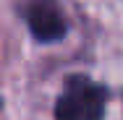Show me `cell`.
Here are the masks:
<instances>
[{
    "instance_id": "7a4b0ae2",
    "label": "cell",
    "mask_w": 123,
    "mask_h": 120,
    "mask_svg": "<svg viewBox=\"0 0 123 120\" xmlns=\"http://www.w3.org/2000/svg\"><path fill=\"white\" fill-rule=\"evenodd\" d=\"M24 18H26L29 31L39 42H58L66 34V18L60 16V11L52 3H47V0L29 3L26 11H24Z\"/></svg>"
},
{
    "instance_id": "6da1fadb",
    "label": "cell",
    "mask_w": 123,
    "mask_h": 120,
    "mask_svg": "<svg viewBox=\"0 0 123 120\" xmlns=\"http://www.w3.org/2000/svg\"><path fill=\"white\" fill-rule=\"evenodd\" d=\"M107 91L89 78H71L55 104V120H102Z\"/></svg>"
}]
</instances>
